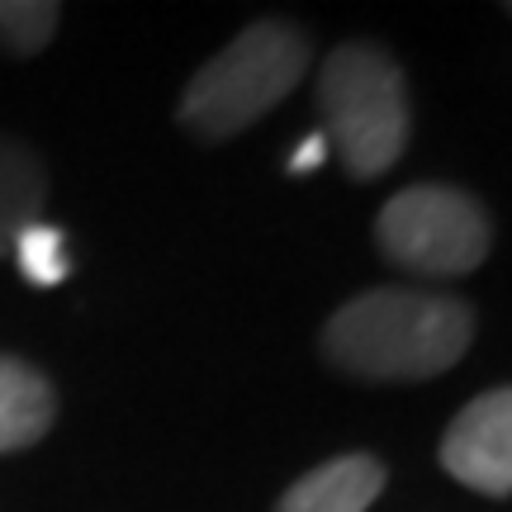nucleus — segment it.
I'll return each mask as SVG.
<instances>
[{
  "instance_id": "nucleus-4",
  "label": "nucleus",
  "mask_w": 512,
  "mask_h": 512,
  "mask_svg": "<svg viewBox=\"0 0 512 512\" xmlns=\"http://www.w3.org/2000/svg\"><path fill=\"white\" fill-rule=\"evenodd\" d=\"M375 242L384 261L413 275H465L494 247V223L475 195L456 185H408L380 209Z\"/></svg>"
},
{
  "instance_id": "nucleus-5",
  "label": "nucleus",
  "mask_w": 512,
  "mask_h": 512,
  "mask_svg": "<svg viewBox=\"0 0 512 512\" xmlns=\"http://www.w3.org/2000/svg\"><path fill=\"white\" fill-rule=\"evenodd\" d=\"M441 465L484 498L512 494V394L489 389L456 413L441 437Z\"/></svg>"
},
{
  "instance_id": "nucleus-2",
  "label": "nucleus",
  "mask_w": 512,
  "mask_h": 512,
  "mask_svg": "<svg viewBox=\"0 0 512 512\" xmlns=\"http://www.w3.org/2000/svg\"><path fill=\"white\" fill-rule=\"evenodd\" d=\"M304 67L309 38L285 19H256L190 76L181 95V124L204 143L238 138L304 81Z\"/></svg>"
},
{
  "instance_id": "nucleus-3",
  "label": "nucleus",
  "mask_w": 512,
  "mask_h": 512,
  "mask_svg": "<svg viewBox=\"0 0 512 512\" xmlns=\"http://www.w3.org/2000/svg\"><path fill=\"white\" fill-rule=\"evenodd\" d=\"M323 138L337 143L356 181H375L403 157L413 133V105L399 62L375 43H342L318 76Z\"/></svg>"
},
{
  "instance_id": "nucleus-8",
  "label": "nucleus",
  "mask_w": 512,
  "mask_h": 512,
  "mask_svg": "<svg viewBox=\"0 0 512 512\" xmlns=\"http://www.w3.org/2000/svg\"><path fill=\"white\" fill-rule=\"evenodd\" d=\"M43 200H48V171L38 152L19 138H0V256L15 247L29 223H38Z\"/></svg>"
},
{
  "instance_id": "nucleus-6",
  "label": "nucleus",
  "mask_w": 512,
  "mask_h": 512,
  "mask_svg": "<svg viewBox=\"0 0 512 512\" xmlns=\"http://www.w3.org/2000/svg\"><path fill=\"white\" fill-rule=\"evenodd\" d=\"M384 494V465L366 451L337 456L299 475L275 503V512H370V503Z\"/></svg>"
},
{
  "instance_id": "nucleus-10",
  "label": "nucleus",
  "mask_w": 512,
  "mask_h": 512,
  "mask_svg": "<svg viewBox=\"0 0 512 512\" xmlns=\"http://www.w3.org/2000/svg\"><path fill=\"white\" fill-rule=\"evenodd\" d=\"M57 10L53 0H0V48L15 57H34L48 48L57 34Z\"/></svg>"
},
{
  "instance_id": "nucleus-11",
  "label": "nucleus",
  "mask_w": 512,
  "mask_h": 512,
  "mask_svg": "<svg viewBox=\"0 0 512 512\" xmlns=\"http://www.w3.org/2000/svg\"><path fill=\"white\" fill-rule=\"evenodd\" d=\"M323 162H328V138H323V128H318V133H309V138L290 152V176H309V171H318Z\"/></svg>"
},
{
  "instance_id": "nucleus-7",
  "label": "nucleus",
  "mask_w": 512,
  "mask_h": 512,
  "mask_svg": "<svg viewBox=\"0 0 512 512\" xmlns=\"http://www.w3.org/2000/svg\"><path fill=\"white\" fill-rule=\"evenodd\" d=\"M57 418V394L48 375H38L19 356H0V456L29 451L48 437Z\"/></svg>"
},
{
  "instance_id": "nucleus-9",
  "label": "nucleus",
  "mask_w": 512,
  "mask_h": 512,
  "mask_svg": "<svg viewBox=\"0 0 512 512\" xmlns=\"http://www.w3.org/2000/svg\"><path fill=\"white\" fill-rule=\"evenodd\" d=\"M10 252L19 256V271H24V280H29V285H38V290H53V285H62V280L72 275V252H67V238H62V228H53V223H29V228L15 238V247H10Z\"/></svg>"
},
{
  "instance_id": "nucleus-1",
  "label": "nucleus",
  "mask_w": 512,
  "mask_h": 512,
  "mask_svg": "<svg viewBox=\"0 0 512 512\" xmlns=\"http://www.w3.org/2000/svg\"><path fill=\"white\" fill-rule=\"evenodd\" d=\"M475 342V313L437 290H366L328 318L323 356L370 384L446 375Z\"/></svg>"
}]
</instances>
